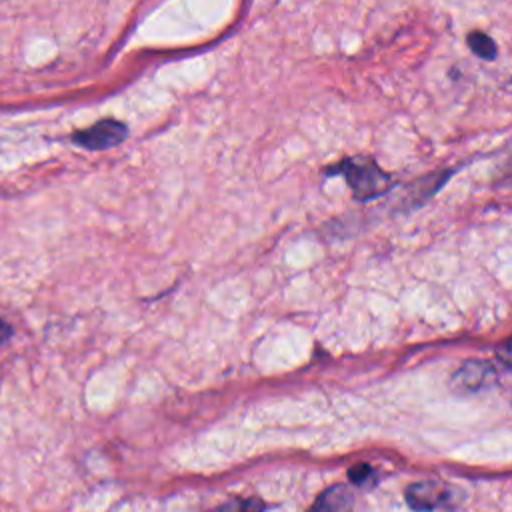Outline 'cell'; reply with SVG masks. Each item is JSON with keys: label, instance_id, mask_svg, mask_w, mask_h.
Segmentation results:
<instances>
[{"label": "cell", "instance_id": "52a82bcc", "mask_svg": "<svg viewBox=\"0 0 512 512\" xmlns=\"http://www.w3.org/2000/svg\"><path fill=\"white\" fill-rule=\"evenodd\" d=\"M468 46L472 48V52L476 54V56H480V58H486V60H490V58H494L496 56V44H494V40L488 36V34H484V32H472L470 36H468Z\"/></svg>", "mask_w": 512, "mask_h": 512}, {"label": "cell", "instance_id": "8992f818", "mask_svg": "<svg viewBox=\"0 0 512 512\" xmlns=\"http://www.w3.org/2000/svg\"><path fill=\"white\" fill-rule=\"evenodd\" d=\"M210 512H264V502L256 496L252 498H232Z\"/></svg>", "mask_w": 512, "mask_h": 512}, {"label": "cell", "instance_id": "277c9868", "mask_svg": "<svg viewBox=\"0 0 512 512\" xmlns=\"http://www.w3.org/2000/svg\"><path fill=\"white\" fill-rule=\"evenodd\" d=\"M494 368L490 362H480V360H470L466 362L456 374H454V386L460 392H476L490 382H494Z\"/></svg>", "mask_w": 512, "mask_h": 512}, {"label": "cell", "instance_id": "6da1fadb", "mask_svg": "<svg viewBox=\"0 0 512 512\" xmlns=\"http://www.w3.org/2000/svg\"><path fill=\"white\" fill-rule=\"evenodd\" d=\"M332 172H340L346 178L356 200H370L384 194L390 188V178L370 158H348L334 166Z\"/></svg>", "mask_w": 512, "mask_h": 512}, {"label": "cell", "instance_id": "3957f363", "mask_svg": "<svg viewBox=\"0 0 512 512\" xmlns=\"http://www.w3.org/2000/svg\"><path fill=\"white\" fill-rule=\"evenodd\" d=\"M450 498V488L446 484H440V482H432V480H426V482H416L412 486H408L406 490V502L410 508L414 510H434L442 504H446Z\"/></svg>", "mask_w": 512, "mask_h": 512}, {"label": "cell", "instance_id": "5b68a950", "mask_svg": "<svg viewBox=\"0 0 512 512\" xmlns=\"http://www.w3.org/2000/svg\"><path fill=\"white\" fill-rule=\"evenodd\" d=\"M354 494L348 484H334L324 490L308 512H352Z\"/></svg>", "mask_w": 512, "mask_h": 512}, {"label": "cell", "instance_id": "7a4b0ae2", "mask_svg": "<svg viewBox=\"0 0 512 512\" xmlns=\"http://www.w3.org/2000/svg\"><path fill=\"white\" fill-rule=\"evenodd\" d=\"M126 134H128V128L122 122L106 118V120L92 124L86 130L74 132L72 140L78 146L88 148V150H106V148L120 144L126 138Z\"/></svg>", "mask_w": 512, "mask_h": 512}, {"label": "cell", "instance_id": "ba28073f", "mask_svg": "<svg viewBox=\"0 0 512 512\" xmlns=\"http://www.w3.org/2000/svg\"><path fill=\"white\" fill-rule=\"evenodd\" d=\"M6 336V326L0 322V340Z\"/></svg>", "mask_w": 512, "mask_h": 512}]
</instances>
